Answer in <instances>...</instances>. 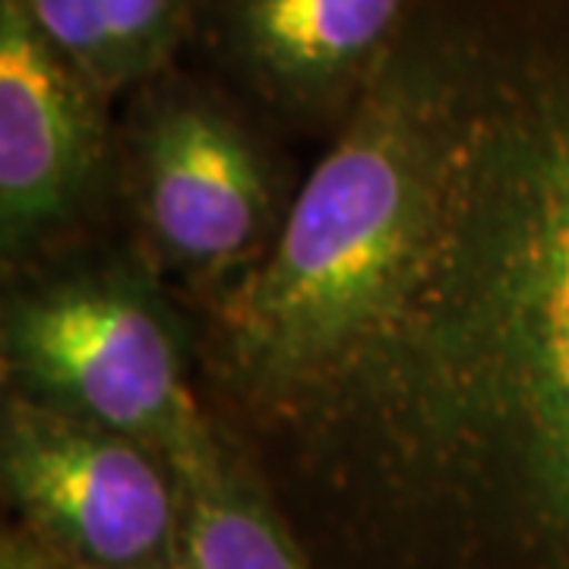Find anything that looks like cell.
Wrapping results in <instances>:
<instances>
[{"mask_svg": "<svg viewBox=\"0 0 569 569\" xmlns=\"http://www.w3.org/2000/svg\"><path fill=\"white\" fill-rule=\"evenodd\" d=\"M29 20L108 96L168 70L203 0H22Z\"/></svg>", "mask_w": 569, "mask_h": 569, "instance_id": "7", "label": "cell"}, {"mask_svg": "<svg viewBox=\"0 0 569 569\" xmlns=\"http://www.w3.org/2000/svg\"><path fill=\"white\" fill-rule=\"evenodd\" d=\"M7 365L32 402L140 440L171 471L216 449L168 326L130 288L63 284L22 301L7 323Z\"/></svg>", "mask_w": 569, "mask_h": 569, "instance_id": "2", "label": "cell"}, {"mask_svg": "<svg viewBox=\"0 0 569 569\" xmlns=\"http://www.w3.org/2000/svg\"><path fill=\"white\" fill-rule=\"evenodd\" d=\"M127 140L146 222L168 257L222 269L260 241L263 152L224 99L164 70L140 86Z\"/></svg>", "mask_w": 569, "mask_h": 569, "instance_id": "4", "label": "cell"}, {"mask_svg": "<svg viewBox=\"0 0 569 569\" xmlns=\"http://www.w3.org/2000/svg\"><path fill=\"white\" fill-rule=\"evenodd\" d=\"M181 526L174 569H307L266 503L222 466L219 449L174 468Z\"/></svg>", "mask_w": 569, "mask_h": 569, "instance_id": "8", "label": "cell"}, {"mask_svg": "<svg viewBox=\"0 0 569 569\" xmlns=\"http://www.w3.org/2000/svg\"><path fill=\"white\" fill-rule=\"evenodd\" d=\"M449 26L411 22L310 171L266 263L222 310L228 361L263 392L361 373L425 263L452 114Z\"/></svg>", "mask_w": 569, "mask_h": 569, "instance_id": "1", "label": "cell"}, {"mask_svg": "<svg viewBox=\"0 0 569 569\" xmlns=\"http://www.w3.org/2000/svg\"><path fill=\"white\" fill-rule=\"evenodd\" d=\"M108 92L0 0V219L7 244L58 219L104 152Z\"/></svg>", "mask_w": 569, "mask_h": 569, "instance_id": "5", "label": "cell"}, {"mask_svg": "<svg viewBox=\"0 0 569 569\" xmlns=\"http://www.w3.org/2000/svg\"><path fill=\"white\" fill-rule=\"evenodd\" d=\"M421 0H203L231 63L295 111L355 108Z\"/></svg>", "mask_w": 569, "mask_h": 569, "instance_id": "6", "label": "cell"}, {"mask_svg": "<svg viewBox=\"0 0 569 569\" xmlns=\"http://www.w3.org/2000/svg\"><path fill=\"white\" fill-rule=\"evenodd\" d=\"M3 485L29 531L80 569L174 563L178 478L140 440L20 396L3 415Z\"/></svg>", "mask_w": 569, "mask_h": 569, "instance_id": "3", "label": "cell"}, {"mask_svg": "<svg viewBox=\"0 0 569 569\" xmlns=\"http://www.w3.org/2000/svg\"><path fill=\"white\" fill-rule=\"evenodd\" d=\"M159 569H174V563H168V567H159Z\"/></svg>", "mask_w": 569, "mask_h": 569, "instance_id": "10", "label": "cell"}, {"mask_svg": "<svg viewBox=\"0 0 569 569\" xmlns=\"http://www.w3.org/2000/svg\"><path fill=\"white\" fill-rule=\"evenodd\" d=\"M0 569H80L61 557L54 548H48L32 531L7 535L0 545Z\"/></svg>", "mask_w": 569, "mask_h": 569, "instance_id": "9", "label": "cell"}]
</instances>
